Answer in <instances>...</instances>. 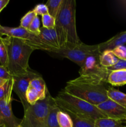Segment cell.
Here are the masks:
<instances>
[{
    "instance_id": "cell-31",
    "label": "cell",
    "mask_w": 126,
    "mask_h": 127,
    "mask_svg": "<svg viewBox=\"0 0 126 127\" xmlns=\"http://www.w3.org/2000/svg\"><path fill=\"white\" fill-rule=\"evenodd\" d=\"M0 78L5 80H9L12 78L6 68L0 66Z\"/></svg>"
},
{
    "instance_id": "cell-25",
    "label": "cell",
    "mask_w": 126,
    "mask_h": 127,
    "mask_svg": "<svg viewBox=\"0 0 126 127\" xmlns=\"http://www.w3.org/2000/svg\"><path fill=\"white\" fill-rule=\"evenodd\" d=\"M37 16V15L36 14L35 12L33 11V9L28 11L27 13H26L21 18V25H20V26H21V27L26 29H28L30 25L31 24L32 21H33V19L35 18V17Z\"/></svg>"
},
{
    "instance_id": "cell-5",
    "label": "cell",
    "mask_w": 126,
    "mask_h": 127,
    "mask_svg": "<svg viewBox=\"0 0 126 127\" xmlns=\"http://www.w3.org/2000/svg\"><path fill=\"white\" fill-rule=\"evenodd\" d=\"M52 96L49 92L43 100L33 105H29L24 110V115L21 125L22 127H47L49 105Z\"/></svg>"
},
{
    "instance_id": "cell-6",
    "label": "cell",
    "mask_w": 126,
    "mask_h": 127,
    "mask_svg": "<svg viewBox=\"0 0 126 127\" xmlns=\"http://www.w3.org/2000/svg\"><path fill=\"white\" fill-rule=\"evenodd\" d=\"M99 53L98 44L86 45L81 42L77 44L61 48L56 54L70 60L81 68L89 56Z\"/></svg>"
},
{
    "instance_id": "cell-21",
    "label": "cell",
    "mask_w": 126,
    "mask_h": 127,
    "mask_svg": "<svg viewBox=\"0 0 126 127\" xmlns=\"http://www.w3.org/2000/svg\"><path fill=\"white\" fill-rule=\"evenodd\" d=\"M63 0H48L45 4L48 9V14L56 19L58 13L60 11Z\"/></svg>"
},
{
    "instance_id": "cell-20",
    "label": "cell",
    "mask_w": 126,
    "mask_h": 127,
    "mask_svg": "<svg viewBox=\"0 0 126 127\" xmlns=\"http://www.w3.org/2000/svg\"><path fill=\"white\" fill-rule=\"evenodd\" d=\"M122 122L117 121L107 117H102L95 122V127H123Z\"/></svg>"
},
{
    "instance_id": "cell-11",
    "label": "cell",
    "mask_w": 126,
    "mask_h": 127,
    "mask_svg": "<svg viewBox=\"0 0 126 127\" xmlns=\"http://www.w3.org/2000/svg\"><path fill=\"white\" fill-rule=\"evenodd\" d=\"M12 96L0 100V125L6 127H18L22 119H18L12 110Z\"/></svg>"
},
{
    "instance_id": "cell-13",
    "label": "cell",
    "mask_w": 126,
    "mask_h": 127,
    "mask_svg": "<svg viewBox=\"0 0 126 127\" xmlns=\"http://www.w3.org/2000/svg\"><path fill=\"white\" fill-rule=\"evenodd\" d=\"M38 37L42 43L49 48L50 53H56L61 48L55 28L46 29L43 27H41Z\"/></svg>"
},
{
    "instance_id": "cell-39",
    "label": "cell",
    "mask_w": 126,
    "mask_h": 127,
    "mask_svg": "<svg viewBox=\"0 0 126 127\" xmlns=\"http://www.w3.org/2000/svg\"><path fill=\"white\" fill-rule=\"evenodd\" d=\"M0 26H1V25H0Z\"/></svg>"
},
{
    "instance_id": "cell-29",
    "label": "cell",
    "mask_w": 126,
    "mask_h": 127,
    "mask_svg": "<svg viewBox=\"0 0 126 127\" xmlns=\"http://www.w3.org/2000/svg\"><path fill=\"white\" fill-rule=\"evenodd\" d=\"M33 11L35 12L37 16H44V15L48 14V9L46 4H38L35 6L33 9Z\"/></svg>"
},
{
    "instance_id": "cell-15",
    "label": "cell",
    "mask_w": 126,
    "mask_h": 127,
    "mask_svg": "<svg viewBox=\"0 0 126 127\" xmlns=\"http://www.w3.org/2000/svg\"><path fill=\"white\" fill-rule=\"evenodd\" d=\"M107 83L114 86H122L126 84V69L111 71L107 78Z\"/></svg>"
},
{
    "instance_id": "cell-7",
    "label": "cell",
    "mask_w": 126,
    "mask_h": 127,
    "mask_svg": "<svg viewBox=\"0 0 126 127\" xmlns=\"http://www.w3.org/2000/svg\"><path fill=\"white\" fill-rule=\"evenodd\" d=\"M2 35L23 40L35 50H41L50 52L49 48L42 43L38 35L31 33L28 30L21 26L18 27H9L1 26L0 37H2Z\"/></svg>"
},
{
    "instance_id": "cell-24",
    "label": "cell",
    "mask_w": 126,
    "mask_h": 127,
    "mask_svg": "<svg viewBox=\"0 0 126 127\" xmlns=\"http://www.w3.org/2000/svg\"><path fill=\"white\" fill-rule=\"evenodd\" d=\"M0 66L6 68L8 64V52L7 46L1 37H0Z\"/></svg>"
},
{
    "instance_id": "cell-28",
    "label": "cell",
    "mask_w": 126,
    "mask_h": 127,
    "mask_svg": "<svg viewBox=\"0 0 126 127\" xmlns=\"http://www.w3.org/2000/svg\"><path fill=\"white\" fill-rule=\"evenodd\" d=\"M114 55L119 60H126V47L124 45L118 46L112 50Z\"/></svg>"
},
{
    "instance_id": "cell-34",
    "label": "cell",
    "mask_w": 126,
    "mask_h": 127,
    "mask_svg": "<svg viewBox=\"0 0 126 127\" xmlns=\"http://www.w3.org/2000/svg\"><path fill=\"white\" fill-rule=\"evenodd\" d=\"M7 80H5V79H2L0 78V86H1L2 85H3Z\"/></svg>"
},
{
    "instance_id": "cell-35",
    "label": "cell",
    "mask_w": 126,
    "mask_h": 127,
    "mask_svg": "<svg viewBox=\"0 0 126 127\" xmlns=\"http://www.w3.org/2000/svg\"><path fill=\"white\" fill-rule=\"evenodd\" d=\"M0 127H6L4 126V125H0Z\"/></svg>"
},
{
    "instance_id": "cell-33",
    "label": "cell",
    "mask_w": 126,
    "mask_h": 127,
    "mask_svg": "<svg viewBox=\"0 0 126 127\" xmlns=\"http://www.w3.org/2000/svg\"><path fill=\"white\" fill-rule=\"evenodd\" d=\"M9 0H0V12L8 4Z\"/></svg>"
},
{
    "instance_id": "cell-27",
    "label": "cell",
    "mask_w": 126,
    "mask_h": 127,
    "mask_svg": "<svg viewBox=\"0 0 126 127\" xmlns=\"http://www.w3.org/2000/svg\"><path fill=\"white\" fill-rule=\"evenodd\" d=\"M40 20L38 16H37L32 21L27 30L31 33L38 35L40 33Z\"/></svg>"
},
{
    "instance_id": "cell-4",
    "label": "cell",
    "mask_w": 126,
    "mask_h": 127,
    "mask_svg": "<svg viewBox=\"0 0 126 127\" xmlns=\"http://www.w3.org/2000/svg\"><path fill=\"white\" fill-rule=\"evenodd\" d=\"M54 100L61 110L70 112L94 122L100 118L106 117L96 105L71 95L63 89L58 93Z\"/></svg>"
},
{
    "instance_id": "cell-22",
    "label": "cell",
    "mask_w": 126,
    "mask_h": 127,
    "mask_svg": "<svg viewBox=\"0 0 126 127\" xmlns=\"http://www.w3.org/2000/svg\"><path fill=\"white\" fill-rule=\"evenodd\" d=\"M57 119L60 127H73L71 117L65 112L60 109L57 114Z\"/></svg>"
},
{
    "instance_id": "cell-1",
    "label": "cell",
    "mask_w": 126,
    "mask_h": 127,
    "mask_svg": "<svg viewBox=\"0 0 126 127\" xmlns=\"http://www.w3.org/2000/svg\"><path fill=\"white\" fill-rule=\"evenodd\" d=\"M106 84L98 79L79 76L68 81L63 90L96 106L109 99Z\"/></svg>"
},
{
    "instance_id": "cell-9",
    "label": "cell",
    "mask_w": 126,
    "mask_h": 127,
    "mask_svg": "<svg viewBox=\"0 0 126 127\" xmlns=\"http://www.w3.org/2000/svg\"><path fill=\"white\" fill-rule=\"evenodd\" d=\"M40 76H41V75L39 73L32 70L30 68L27 73L24 74L12 76V79H13L12 91L17 94L19 98L23 107V110L27 109L30 105L27 102L26 99V93L30 83L32 79Z\"/></svg>"
},
{
    "instance_id": "cell-38",
    "label": "cell",
    "mask_w": 126,
    "mask_h": 127,
    "mask_svg": "<svg viewBox=\"0 0 126 127\" xmlns=\"http://www.w3.org/2000/svg\"><path fill=\"white\" fill-rule=\"evenodd\" d=\"M123 127H126V126H124Z\"/></svg>"
},
{
    "instance_id": "cell-23",
    "label": "cell",
    "mask_w": 126,
    "mask_h": 127,
    "mask_svg": "<svg viewBox=\"0 0 126 127\" xmlns=\"http://www.w3.org/2000/svg\"><path fill=\"white\" fill-rule=\"evenodd\" d=\"M13 79L7 80L3 85L0 86V100L12 96Z\"/></svg>"
},
{
    "instance_id": "cell-10",
    "label": "cell",
    "mask_w": 126,
    "mask_h": 127,
    "mask_svg": "<svg viewBox=\"0 0 126 127\" xmlns=\"http://www.w3.org/2000/svg\"><path fill=\"white\" fill-rule=\"evenodd\" d=\"M49 93L45 81L42 76L32 79L26 93V99L30 105H33L39 100H43Z\"/></svg>"
},
{
    "instance_id": "cell-26",
    "label": "cell",
    "mask_w": 126,
    "mask_h": 127,
    "mask_svg": "<svg viewBox=\"0 0 126 127\" xmlns=\"http://www.w3.org/2000/svg\"><path fill=\"white\" fill-rule=\"evenodd\" d=\"M43 27L46 29L55 28L56 19L49 14L42 16Z\"/></svg>"
},
{
    "instance_id": "cell-8",
    "label": "cell",
    "mask_w": 126,
    "mask_h": 127,
    "mask_svg": "<svg viewBox=\"0 0 126 127\" xmlns=\"http://www.w3.org/2000/svg\"><path fill=\"white\" fill-rule=\"evenodd\" d=\"M100 54L99 53L89 56L85 60L84 65L80 68L79 74L107 83V78L111 72L100 63Z\"/></svg>"
},
{
    "instance_id": "cell-12",
    "label": "cell",
    "mask_w": 126,
    "mask_h": 127,
    "mask_svg": "<svg viewBox=\"0 0 126 127\" xmlns=\"http://www.w3.org/2000/svg\"><path fill=\"white\" fill-rule=\"evenodd\" d=\"M99 110L107 118L125 122L126 119V109L111 99H108L96 105Z\"/></svg>"
},
{
    "instance_id": "cell-17",
    "label": "cell",
    "mask_w": 126,
    "mask_h": 127,
    "mask_svg": "<svg viewBox=\"0 0 126 127\" xmlns=\"http://www.w3.org/2000/svg\"><path fill=\"white\" fill-rule=\"evenodd\" d=\"M107 94L109 99L126 109V94L114 88H109Z\"/></svg>"
},
{
    "instance_id": "cell-36",
    "label": "cell",
    "mask_w": 126,
    "mask_h": 127,
    "mask_svg": "<svg viewBox=\"0 0 126 127\" xmlns=\"http://www.w3.org/2000/svg\"><path fill=\"white\" fill-rule=\"evenodd\" d=\"M18 127H22V126H21V125H19V126Z\"/></svg>"
},
{
    "instance_id": "cell-19",
    "label": "cell",
    "mask_w": 126,
    "mask_h": 127,
    "mask_svg": "<svg viewBox=\"0 0 126 127\" xmlns=\"http://www.w3.org/2000/svg\"><path fill=\"white\" fill-rule=\"evenodd\" d=\"M65 112V111H64ZM71 117L73 122V127H95V122L80 117L70 112H65Z\"/></svg>"
},
{
    "instance_id": "cell-14",
    "label": "cell",
    "mask_w": 126,
    "mask_h": 127,
    "mask_svg": "<svg viewBox=\"0 0 126 127\" xmlns=\"http://www.w3.org/2000/svg\"><path fill=\"white\" fill-rule=\"evenodd\" d=\"M126 43V31L117 33L110 39L98 44V49L100 53L106 50H112L118 46L124 45Z\"/></svg>"
},
{
    "instance_id": "cell-37",
    "label": "cell",
    "mask_w": 126,
    "mask_h": 127,
    "mask_svg": "<svg viewBox=\"0 0 126 127\" xmlns=\"http://www.w3.org/2000/svg\"><path fill=\"white\" fill-rule=\"evenodd\" d=\"M124 122L126 123V120H125V122Z\"/></svg>"
},
{
    "instance_id": "cell-32",
    "label": "cell",
    "mask_w": 126,
    "mask_h": 127,
    "mask_svg": "<svg viewBox=\"0 0 126 127\" xmlns=\"http://www.w3.org/2000/svg\"><path fill=\"white\" fill-rule=\"evenodd\" d=\"M118 6H119L120 9L126 14V0H121L117 1Z\"/></svg>"
},
{
    "instance_id": "cell-3",
    "label": "cell",
    "mask_w": 126,
    "mask_h": 127,
    "mask_svg": "<svg viewBox=\"0 0 126 127\" xmlns=\"http://www.w3.org/2000/svg\"><path fill=\"white\" fill-rule=\"evenodd\" d=\"M7 46L8 64L7 69L12 76L27 73L30 69L28 61L35 50L25 40L14 37H1Z\"/></svg>"
},
{
    "instance_id": "cell-18",
    "label": "cell",
    "mask_w": 126,
    "mask_h": 127,
    "mask_svg": "<svg viewBox=\"0 0 126 127\" xmlns=\"http://www.w3.org/2000/svg\"><path fill=\"white\" fill-rule=\"evenodd\" d=\"M112 50L104 51L100 54V61L101 65L105 68H108L114 65L119 61Z\"/></svg>"
},
{
    "instance_id": "cell-30",
    "label": "cell",
    "mask_w": 126,
    "mask_h": 127,
    "mask_svg": "<svg viewBox=\"0 0 126 127\" xmlns=\"http://www.w3.org/2000/svg\"><path fill=\"white\" fill-rule=\"evenodd\" d=\"M109 71H112L121 69H126V60H119L117 63L111 67L106 68Z\"/></svg>"
},
{
    "instance_id": "cell-2",
    "label": "cell",
    "mask_w": 126,
    "mask_h": 127,
    "mask_svg": "<svg viewBox=\"0 0 126 127\" xmlns=\"http://www.w3.org/2000/svg\"><path fill=\"white\" fill-rule=\"evenodd\" d=\"M75 12V0H63L55 25L61 48L81 42L77 32Z\"/></svg>"
},
{
    "instance_id": "cell-16",
    "label": "cell",
    "mask_w": 126,
    "mask_h": 127,
    "mask_svg": "<svg viewBox=\"0 0 126 127\" xmlns=\"http://www.w3.org/2000/svg\"><path fill=\"white\" fill-rule=\"evenodd\" d=\"M60 110L59 107L57 105L54 98L52 97L49 105V114L47 121V127H60L57 119V114Z\"/></svg>"
}]
</instances>
